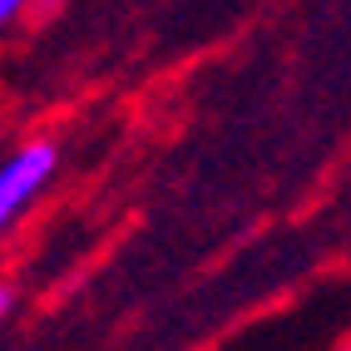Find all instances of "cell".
Listing matches in <instances>:
<instances>
[{
    "label": "cell",
    "instance_id": "1",
    "mask_svg": "<svg viewBox=\"0 0 351 351\" xmlns=\"http://www.w3.org/2000/svg\"><path fill=\"white\" fill-rule=\"evenodd\" d=\"M55 169H60V149L50 144V138L20 144L5 163H0V232H5L45 189H50Z\"/></svg>",
    "mask_w": 351,
    "mask_h": 351
},
{
    "label": "cell",
    "instance_id": "2",
    "mask_svg": "<svg viewBox=\"0 0 351 351\" xmlns=\"http://www.w3.org/2000/svg\"><path fill=\"white\" fill-rule=\"evenodd\" d=\"M30 5H35V0H0V25H15Z\"/></svg>",
    "mask_w": 351,
    "mask_h": 351
},
{
    "label": "cell",
    "instance_id": "3",
    "mask_svg": "<svg viewBox=\"0 0 351 351\" xmlns=\"http://www.w3.org/2000/svg\"><path fill=\"white\" fill-rule=\"evenodd\" d=\"M10 307H15V287H10V282H0V322L10 317Z\"/></svg>",
    "mask_w": 351,
    "mask_h": 351
},
{
    "label": "cell",
    "instance_id": "4",
    "mask_svg": "<svg viewBox=\"0 0 351 351\" xmlns=\"http://www.w3.org/2000/svg\"><path fill=\"white\" fill-rule=\"evenodd\" d=\"M50 5H60V0H50Z\"/></svg>",
    "mask_w": 351,
    "mask_h": 351
},
{
    "label": "cell",
    "instance_id": "5",
    "mask_svg": "<svg viewBox=\"0 0 351 351\" xmlns=\"http://www.w3.org/2000/svg\"><path fill=\"white\" fill-rule=\"evenodd\" d=\"M346 351H351V341H346Z\"/></svg>",
    "mask_w": 351,
    "mask_h": 351
}]
</instances>
